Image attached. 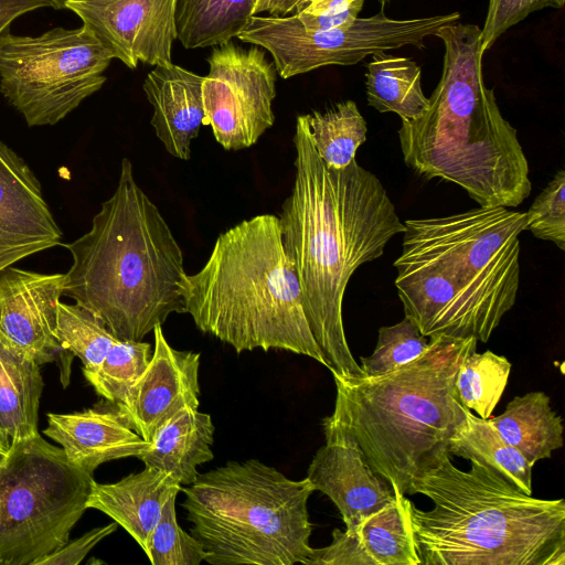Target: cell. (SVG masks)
Returning a JSON list of instances; mask_svg holds the SVG:
<instances>
[{"label": "cell", "mask_w": 565, "mask_h": 565, "mask_svg": "<svg viewBox=\"0 0 565 565\" xmlns=\"http://www.w3.org/2000/svg\"><path fill=\"white\" fill-rule=\"evenodd\" d=\"M296 175L279 218L286 255L298 277L313 337L332 374L364 376L349 348L342 317L348 282L406 230L380 179L356 160L328 167L310 138L306 115L294 136Z\"/></svg>", "instance_id": "obj_1"}, {"label": "cell", "mask_w": 565, "mask_h": 565, "mask_svg": "<svg viewBox=\"0 0 565 565\" xmlns=\"http://www.w3.org/2000/svg\"><path fill=\"white\" fill-rule=\"evenodd\" d=\"M435 36L445 46L443 74L428 109L402 120L404 161L418 175L459 185L479 206L515 207L531 193L530 168L516 130L483 82L481 29L457 21Z\"/></svg>", "instance_id": "obj_2"}, {"label": "cell", "mask_w": 565, "mask_h": 565, "mask_svg": "<svg viewBox=\"0 0 565 565\" xmlns=\"http://www.w3.org/2000/svg\"><path fill=\"white\" fill-rule=\"evenodd\" d=\"M418 359L379 376L332 374L334 408L322 419L326 438L358 446L374 472L408 494L413 480L435 467L463 420L455 386L477 339L437 335Z\"/></svg>", "instance_id": "obj_3"}, {"label": "cell", "mask_w": 565, "mask_h": 565, "mask_svg": "<svg viewBox=\"0 0 565 565\" xmlns=\"http://www.w3.org/2000/svg\"><path fill=\"white\" fill-rule=\"evenodd\" d=\"M72 266L63 295L92 312L119 340L141 341L175 313H185L179 282L183 254L157 205L124 158L113 195L90 230L65 245Z\"/></svg>", "instance_id": "obj_4"}, {"label": "cell", "mask_w": 565, "mask_h": 565, "mask_svg": "<svg viewBox=\"0 0 565 565\" xmlns=\"http://www.w3.org/2000/svg\"><path fill=\"white\" fill-rule=\"evenodd\" d=\"M417 493L434 503H409L420 565H565L564 499L533 498L478 462L460 470L451 455L413 480Z\"/></svg>", "instance_id": "obj_5"}, {"label": "cell", "mask_w": 565, "mask_h": 565, "mask_svg": "<svg viewBox=\"0 0 565 565\" xmlns=\"http://www.w3.org/2000/svg\"><path fill=\"white\" fill-rule=\"evenodd\" d=\"M179 294L196 328L237 353L285 350L326 366L274 214L220 234L205 265L182 276Z\"/></svg>", "instance_id": "obj_6"}, {"label": "cell", "mask_w": 565, "mask_h": 565, "mask_svg": "<svg viewBox=\"0 0 565 565\" xmlns=\"http://www.w3.org/2000/svg\"><path fill=\"white\" fill-rule=\"evenodd\" d=\"M191 534L212 565H307L312 548L306 477L291 480L258 459L230 460L182 486Z\"/></svg>", "instance_id": "obj_7"}, {"label": "cell", "mask_w": 565, "mask_h": 565, "mask_svg": "<svg viewBox=\"0 0 565 565\" xmlns=\"http://www.w3.org/2000/svg\"><path fill=\"white\" fill-rule=\"evenodd\" d=\"M404 224L401 255L446 273L494 331L519 291V236L525 231L526 213L480 206L448 216L411 218Z\"/></svg>", "instance_id": "obj_8"}, {"label": "cell", "mask_w": 565, "mask_h": 565, "mask_svg": "<svg viewBox=\"0 0 565 565\" xmlns=\"http://www.w3.org/2000/svg\"><path fill=\"white\" fill-rule=\"evenodd\" d=\"M93 480L40 434L12 444L0 459V565H35L63 546Z\"/></svg>", "instance_id": "obj_9"}, {"label": "cell", "mask_w": 565, "mask_h": 565, "mask_svg": "<svg viewBox=\"0 0 565 565\" xmlns=\"http://www.w3.org/2000/svg\"><path fill=\"white\" fill-rule=\"evenodd\" d=\"M113 54L85 26L0 39V92L30 127L64 119L106 82Z\"/></svg>", "instance_id": "obj_10"}, {"label": "cell", "mask_w": 565, "mask_h": 565, "mask_svg": "<svg viewBox=\"0 0 565 565\" xmlns=\"http://www.w3.org/2000/svg\"><path fill=\"white\" fill-rule=\"evenodd\" d=\"M203 76L205 125L225 150L256 143L273 126L277 70L259 46L233 41L213 46Z\"/></svg>", "instance_id": "obj_11"}, {"label": "cell", "mask_w": 565, "mask_h": 565, "mask_svg": "<svg viewBox=\"0 0 565 565\" xmlns=\"http://www.w3.org/2000/svg\"><path fill=\"white\" fill-rule=\"evenodd\" d=\"M178 0H71L73 11L100 43L135 70L139 63L171 65Z\"/></svg>", "instance_id": "obj_12"}, {"label": "cell", "mask_w": 565, "mask_h": 565, "mask_svg": "<svg viewBox=\"0 0 565 565\" xmlns=\"http://www.w3.org/2000/svg\"><path fill=\"white\" fill-rule=\"evenodd\" d=\"M63 282L64 274L0 271V342L40 365L66 352L55 334Z\"/></svg>", "instance_id": "obj_13"}, {"label": "cell", "mask_w": 565, "mask_h": 565, "mask_svg": "<svg viewBox=\"0 0 565 565\" xmlns=\"http://www.w3.org/2000/svg\"><path fill=\"white\" fill-rule=\"evenodd\" d=\"M153 334L154 351L148 366L116 404L131 428L149 443L182 409L200 405V353L173 349L162 326H157Z\"/></svg>", "instance_id": "obj_14"}, {"label": "cell", "mask_w": 565, "mask_h": 565, "mask_svg": "<svg viewBox=\"0 0 565 565\" xmlns=\"http://www.w3.org/2000/svg\"><path fill=\"white\" fill-rule=\"evenodd\" d=\"M394 266L397 269L395 286L405 317L423 335L473 337L477 341L488 342L493 331L446 273L429 263L403 255Z\"/></svg>", "instance_id": "obj_15"}, {"label": "cell", "mask_w": 565, "mask_h": 565, "mask_svg": "<svg viewBox=\"0 0 565 565\" xmlns=\"http://www.w3.org/2000/svg\"><path fill=\"white\" fill-rule=\"evenodd\" d=\"M62 231L26 162L0 141V271L61 245Z\"/></svg>", "instance_id": "obj_16"}, {"label": "cell", "mask_w": 565, "mask_h": 565, "mask_svg": "<svg viewBox=\"0 0 565 565\" xmlns=\"http://www.w3.org/2000/svg\"><path fill=\"white\" fill-rule=\"evenodd\" d=\"M307 478L315 491L334 503L348 530H356L396 497L392 486L367 465L358 446L339 438H326L308 467Z\"/></svg>", "instance_id": "obj_17"}, {"label": "cell", "mask_w": 565, "mask_h": 565, "mask_svg": "<svg viewBox=\"0 0 565 565\" xmlns=\"http://www.w3.org/2000/svg\"><path fill=\"white\" fill-rule=\"evenodd\" d=\"M82 412L47 414L44 435L61 445L67 460L94 473L102 463L137 457L150 447L128 424L115 404Z\"/></svg>", "instance_id": "obj_18"}, {"label": "cell", "mask_w": 565, "mask_h": 565, "mask_svg": "<svg viewBox=\"0 0 565 565\" xmlns=\"http://www.w3.org/2000/svg\"><path fill=\"white\" fill-rule=\"evenodd\" d=\"M203 76L174 65H157L143 81V92L153 108L151 126L166 150L189 160L191 142L205 125Z\"/></svg>", "instance_id": "obj_19"}, {"label": "cell", "mask_w": 565, "mask_h": 565, "mask_svg": "<svg viewBox=\"0 0 565 565\" xmlns=\"http://www.w3.org/2000/svg\"><path fill=\"white\" fill-rule=\"evenodd\" d=\"M181 487L170 475L145 466L116 482L93 480L86 507L108 515L145 550L167 501L177 497Z\"/></svg>", "instance_id": "obj_20"}, {"label": "cell", "mask_w": 565, "mask_h": 565, "mask_svg": "<svg viewBox=\"0 0 565 565\" xmlns=\"http://www.w3.org/2000/svg\"><path fill=\"white\" fill-rule=\"evenodd\" d=\"M214 425L209 414L184 408L161 426L139 459L170 475L181 486L193 483L198 467L213 459Z\"/></svg>", "instance_id": "obj_21"}, {"label": "cell", "mask_w": 565, "mask_h": 565, "mask_svg": "<svg viewBox=\"0 0 565 565\" xmlns=\"http://www.w3.org/2000/svg\"><path fill=\"white\" fill-rule=\"evenodd\" d=\"M40 364L0 342V437L10 447L39 435Z\"/></svg>", "instance_id": "obj_22"}, {"label": "cell", "mask_w": 565, "mask_h": 565, "mask_svg": "<svg viewBox=\"0 0 565 565\" xmlns=\"http://www.w3.org/2000/svg\"><path fill=\"white\" fill-rule=\"evenodd\" d=\"M550 401L544 392H529L510 401L501 415L488 418L501 437L533 466L550 459L552 451L564 444L563 420Z\"/></svg>", "instance_id": "obj_23"}, {"label": "cell", "mask_w": 565, "mask_h": 565, "mask_svg": "<svg viewBox=\"0 0 565 565\" xmlns=\"http://www.w3.org/2000/svg\"><path fill=\"white\" fill-rule=\"evenodd\" d=\"M463 420L449 439L448 451L470 462H478L532 495V468L524 456L509 445L484 418L463 407Z\"/></svg>", "instance_id": "obj_24"}, {"label": "cell", "mask_w": 565, "mask_h": 565, "mask_svg": "<svg viewBox=\"0 0 565 565\" xmlns=\"http://www.w3.org/2000/svg\"><path fill=\"white\" fill-rule=\"evenodd\" d=\"M365 74L369 105L380 113H395L415 120L429 107L422 89V70L408 57L377 52L371 55Z\"/></svg>", "instance_id": "obj_25"}, {"label": "cell", "mask_w": 565, "mask_h": 565, "mask_svg": "<svg viewBox=\"0 0 565 565\" xmlns=\"http://www.w3.org/2000/svg\"><path fill=\"white\" fill-rule=\"evenodd\" d=\"M257 0H178L177 39L185 49L216 46L241 33Z\"/></svg>", "instance_id": "obj_26"}, {"label": "cell", "mask_w": 565, "mask_h": 565, "mask_svg": "<svg viewBox=\"0 0 565 565\" xmlns=\"http://www.w3.org/2000/svg\"><path fill=\"white\" fill-rule=\"evenodd\" d=\"M395 492L393 502L365 519L355 531L375 565H420L408 511L411 500Z\"/></svg>", "instance_id": "obj_27"}, {"label": "cell", "mask_w": 565, "mask_h": 565, "mask_svg": "<svg viewBox=\"0 0 565 565\" xmlns=\"http://www.w3.org/2000/svg\"><path fill=\"white\" fill-rule=\"evenodd\" d=\"M306 119L313 147L330 168L347 167L366 140V121L353 100L306 114Z\"/></svg>", "instance_id": "obj_28"}, {"label": "cell", "mask_w": 565, "mask_h": 565, "mask_svg": "<svg viewBox=\"0 0 565 565\" xmlns=\"http://www.w3.org/2000/svg\"><path fill=\"white\" fill-rule=\"evenodd\" d=\"M511 367L505 356L490 350L470 353L455 382L459 403L479 417L489 418L505 390Z\"/></svg>", "instance_id": "obj_29"}, {"label": "cell", "mask_w": 565, "mask_h": 565, "mask_svg": "<svg viewBox=\"0 0 565 565\" xmlns=\"http://www.w3.org/2000/svg\"><path fill=\"white\" fill-rule=\"evenodd\" d=\"M55 334L63 350L79 358L84 374L96 371L119 340L88 310L61 301Z\"/></svg>", "instance_id": "obj_30"}, {"label": "cell", "mask_w": 565, "mask_h": 565, "mask_svg": "<svg viewBox=\"0 0 565 565\" xmlns=\"http://www.w3.org/2000/svg\"><path fill=\"white\" fill-rule=\"evenodd\" d=\"M151 356L147 342L117 340L98 369L84 376L99 396L116 405L141 376Z\"/></svg>", "instance_id": "obj_31"}, {"label": "cell", "mask_w": 565, "mask_h": 565, "mask_svg": "<svg viewBox=\"0 0 565 565\" xmlns=\"http://www.w3.org/2000/svg\"><path fill=\"white\" fill-rule=\"evenodd\" d=\"M429 338L407 317L401 322L381 327L373 353L360 359L364 376H379L401 367L424 354Z\"/></svg>", "instance_id": "obj_32"}, {"label": "cell", "mask_w": 565, "mask_h": 565, "mask_svg": "<svg viewBox=\"0 0 565 565\" xmlns=\"http://www.w3.org/2000/svg\"><path fill=\"white\" fill-rule=\"evenodd\" d=\"M175 498L167 501L143 552L152 565H200L205 562L207 552L192 534L179 526Z\"/></svg>", "instance_id": "obj_33"}, {"label": "cell", "mask_w": 565, "mask_h": 565, "mask_svg": "<svg viewBox=\"0 0 565 565\" xmlns=\"http://www.w3.org/2000/svg\"><path fill=\"white\" fill-rule=\"evenodd\" d=\"M526 213L525 231L565 249V171L555 173Z\"/></svg>", "instance_id": "obj_34"}, {"label": "cell", "mask_w": 565, "mask_h": 565, "mask_svg": "<svg viewBox=\"0 0 565 565\" xmlns=\"http://www.w3.org/2000/svg\"><path fill=\"white\" fill-rule=\"evenodd\" d=\"M565 0H490L483 28L481 29L482 54L511 26L530 13L544 8L561 9Z\"/></svg>", "instance_id": "obj_35"}, {"label": "cell", "mask_w": 565, "mask_h": 565, "mask_svg": "<svg viewBox=\"0 0 565 565\" xmlns=\"http://www.w3.org/2000/svg\"><path fill=\"white\" fill-rule=\"evenodd\" d=\"M365 0H311L296 14L309 30L348 26L359 18Z\"/></svg>", "instance_id": "obj_36"}, {"label": "cell", "mask_w": 565, "mask_h": 565, "mask_svg": "<svg viewBox=\"0 0 565 565\" xmlns=\"http://www.w3.org/2000/svg\"><path fill=\"white\" fill-rule=\"evenodd\" d=\"M307 565H375L355 530L332 531V542L312 548Z\"/></svg>", "instance_id": "obj_37"}, {"label": "cell", "mask_w": 565, "mask_h": 565, "mask_svg": "<svg viewBox=\"0 0 565 565\" xmlns=\"http://www.w3.org/2000/svg\"><path fill=\"white\" fill-rule=\"evenodd\" d=\"M114 521L104 526L95 527L74 541H67L63 546L40 558L35 565H77L105 537L117 530Z\"/></svg>", "instance_id": "obj_38"}, {"label": "cell", "mask_w": 565, "mask_h": 565, "mask_svg": "<svg viewBox=\"0 0 565 565\" xmlns=\"http://www.w3.org/2000/svg\"><path fill=\"white\" fill-rule=\"evenodd\" d=\"M46 7H52L50 0H0V39L10 32L17 18Z\"/></svg>", "instance_id": "obj_39"}, {"label": "cell", "mask_w": 565, "mask_h": 565, "mask_svg": "<svg viewBox=\"0 0 565 565\" xmlns=\"http://www.w3.org/2000/svg\"><path fill=\"white\" fill-rule=\"evenodd\" d=\"M311 0H257L254 7V15L267 12L273 17H286L297 14Z\"/></svg>", "instance_id": "obj_40"}, {"label": "cell", "mask_w": 565, "mask_h": 565, "mask_svg": "<svg viewBox=\"0 0 565 565\" xmlns=\"http://www.w3.org/2000/svg\"><path fill=\"white\" fill-rule=\"evenodd\" d=\"M71 0H50L54 9H65L66 3Z\"/></svg>", "instance_id": "obj_41"}, {"label": "cell", "mask_w": 565, "mask_h": 565, "mask_svg": "<svg viewBox=\"0 0 565 565\" xmlns=\"http://www.w3.org/2000/svg\"><path fill=\"white\" fill-rule=\"evenodd\" d=\"M9 446L4 443V440L0 437V459H2L9 450Z\"/></svg>", "instance_id": "obj_42"}, {"label": "cell", "mask_w": 565, "mask_h": 565, "mask_svg": "<svg viewBox=\"0 0 565 565\" xmlns=\"http://www.w3.org/2000/svg\"><path fill=\"white\" fill-rule=\"evenodd\" d=\"M382 4L391 2L392 0H379Z\"/></svg>", "instance_id": "obj_43"}]
</instances>
